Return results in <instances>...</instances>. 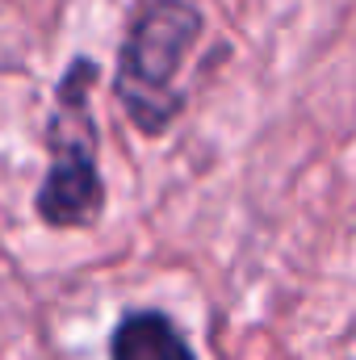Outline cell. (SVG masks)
Wrapping results in <instances>:
<instances>
[{
  "instance_id": "6da1fadb",
  "label": "cell",
  "mask_w": 356,
  "mask_h": 360,
  "mask_svg": "<svg viewBox=\"0 0 356 360\" xmlns=\"http://www.w3.org/2000/svg\"><path fill=\"white\" fill-rule=\"evenodd\" d=\"M201 30L205 21L193 0H139V8L130 13L117 46L113 101L139 134L160 139L184 113L180 72Z\"/></svg>"
},
{
  "instance_id": "3957f363",
  "label": "cell",
  "mask_w": 356,
  "mask_h": 360,
  "mask_svg": "<svg viewBox=\"0 0 356 360\" xmlns=\"http://www.w3.org/2000/svg\"><path fill=\"white\" fill-rule=\"evenodd\" d=\"M109 360H197L180 327L160 310H130L113 335H109Z\"/></svg>"
},
{
  "instance_id": "7a4b0ae2",
  "label": "cell",
  "mask_w": 356,
  "mask_h": 360,
  "mask_svg": "<svg viewBox=\"0 0 356 360\" xmlns=\"http://www.w3.org/2000/svg\"><path fill=\"white\" fill-rule=\"evenodd\" d=\"M101 63L76 55L55 84V109L46 122V176L34 193V210L55 231L92 226L105 210V176H101V134L92 117V84Z\"/></svg>"
}]
</instances>
